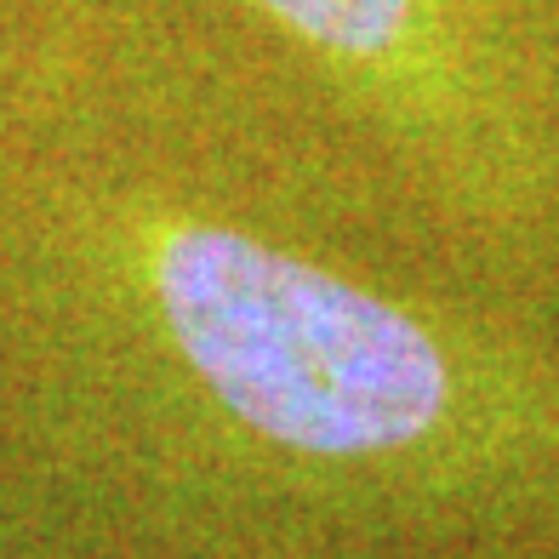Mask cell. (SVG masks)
<instances>
[{
  "label": "cell",
  "mask_w": 559,
  "mask_h": 559,
  "mask_svg": "<svg viewBox=\"0 0 559 559\" xmlns=\"http://www.w3.org/2000/svg\"><path fill=\"white\" fill-rule=\"evenodd\" d=\"M0 502L40 559H559V354L274 177L0 138Z\"/></svg>",
  "instance_id": "obj_1"
},
{
  "label": "cell",
  "mask_w": 559,
  "mask_h": 559,
  "mask_svg": "<svg viewBox=\"0 0 559 559\" xmlns=\"http://www.w3.org/2000/svg\"><path fill=\"white\" fill-rule=\"evenodd\" d=\"M302 58L423 223L463 251L531 246L548 223V132L491 0H240Z\"/></svg>",
  "instance_id": "obj_2"
},
{
  "label": "cell",
  "mask_w": 559,
  "mask_h": 559,
  "mask_svg": "<svg viewBox=\"0 0 559 559\" xmlns=\"http://www.w3.org/2000/svg\"><path fill=\"white\" fill-rule=\"evenodd\" d=\"M0 559H40V554L29 548V537L17 531V520H12L7 502H0Z\"/></svg>",
  "instance_id": "obj_3"
}]
</instances>
